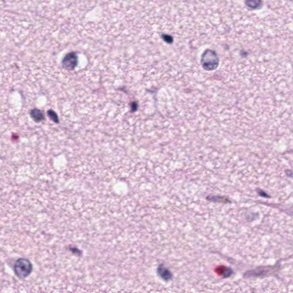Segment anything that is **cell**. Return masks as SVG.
Returning a JSON list of instances; mask_svg holds the SVG:
<instances>
[{"mask_svg":"<svg viewBox=\"0 0 293 293\" xmlns=\"http://www.w3.org/2000/svg\"><path fill=\"white\" fill-rule=\"evenodd\" d=\"M32 269L31 262L26 258H19L15 263L14 272L16 276L20 279L28 277L32 273Z\"/></svg>","mask_w":293,"mask_h":293,"instance_id":"obj_1","label":"cell"},{"mask_svg":"<svg viewBox=\"0 0 293 293\" xmlns=\"http://www.w3.org/2000/svg\"><path fill=\"white\" fill-rule=\"evenodd\" d=\"M219 63L218 56L212 50H207L202 56L201 64L203 68L207 71L215 69L218 66Z\"/></svg>","mask_w":293,"mask_h":293,"instance_id":"obj_2","label":"cell"},{"mask_svg":"<svg viewBox=\"0 0 293 293\" xmlns=\"http://www.w3.org/2000/svg\"><path fill=\"white\" fill-rule=\"evenodd\" d=\"M78 63L77 56L75 52L67 54L62 61L63 66L68 70H73Z\"/></svg>","mask_w":293,"mask_h":293,"instance_id":"obj_3","label":"cell"},{"mask_svg":"<svg viewBox=\"0 0 293 293\" xmlns=\"http://www.w3.org/2000/svg\"><path fill=\"white\" fill-rule=\"evenodd\" d=\"M32 119L36 122H40L44 119V115L42 111L38 109H34L31 112Z\"/></svg>","mask_w":293,"mask_h":293,"instance_id":"obj_4","label":"cell"},{"mask_svg":"<svg viewBox=\"0 0 293 293\" xmlns=\"http://www.w3.org/2000/svg\"><path fill=\"white\" fill-rule=\"evenodd\" d=\"M246 4L248 8L256 9L260 7L261 2L260 1H246Z\"/></svg>","mask_w":293,"mask_h":293,"instance_id":"obj_5","label":"cell"},{"mask_svg":"<svg viewBox=\"0 0 293 293\" xmlns=\"http://www.w3.org/2000/svg\"><path fill=\"white\" fill-rule=\"evenodd\" d=\"M159 273L161 277L164 278L165 279H168L171 277L170 272L163 267H161L160 269H159Z\"/></svg>","mask_w":293,"mask_h":293,"instance_id":"obj_6","label":"cell"},{"mask_svg":"<svg viewBox=\"0 0 293 293\" xmlns=\"http://www.w3.org/2000/svg\"><path fill=\"white\" fill-rule=\"evenodd\" d=\"M48 115L49 116V117L50 119H52V120H53L55 122H56V123H58V116H57V114L54 111H53L52 110L48 111Z\"/></svg>","mask_w":293,"mask_h":293,"instance_id":"obj_7","label":"cell"},{"mask_svg":"<svg viewBox=\"0 0 293 293\" xmlns=\"http://www.w3.org/2000/svg\"><path fill=\"white\" fill-rule=\"evenodd\" d=\"M162 38L166 42L169 43V44L172 43L173 41V38L171 36H169L167 34H163L162 36Z\"/></svg>","mask_w":293,"mask_h":293,"instance_id":"obj_8","label":"cell"}]
</instances>
